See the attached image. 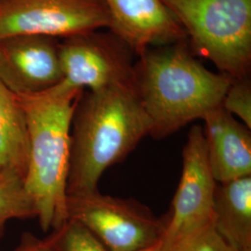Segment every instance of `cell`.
<instances>
[{"label": "cell", "mask_w": 251, "mask_h": 251, "mask_svg": "<svg viewBox=\"0 0 251 251\" xmlns=\"http://www.w3.org/2000/svg\"><path fill=\"white\" fill-rule=\"evenodd\" d=\"M51 234L58 251H109L85 225L73 219Z\"/></svg>", "instance_id": "15"}, {"label": "cell", "mask_w": 251, "mask_h": 251, "mask_svg": "<svg viewBox=\"0 0 251 251\" xmlns=\"http://www.w3.org/2000/svg\"><path fill=\"white\" fill-rule=\"evenodd\" d=\"M83 92L55 86L39 93L16 95L25 113L29 144L25 186L44 232L67 221L71 124Z\"/></svg>", "instance_id": "3"}, {"label": "cell", "mask_w": 251, "mask_h": 251, "mask_svg": "<svg viewBox=\"0 0 251 251\" xmlns=\"http://www.w3.org/2000/svg\"><path fill=\"white\" fill-rule=\"evenodd\" d=\"M109 24L102 0H0V39L18 35L69 38Z\"/></svg>", "instance_id": "6"}, {"label": "cell", "mask_w": 251, "mask_h": 251, "mask_svg": "<svg viewBox=\"0 0 251 251\" xmlns=\"http://www.w3.org/2000/svg\"><path fill=\"white\" fill-rule=\"evenodd\" d=\"M211 224L234 251H251V176L217 184Z\"/></svg>", "instance_id": "12"}, {"label": "cell", "mask_w": 251, "mask_h": 251, "mask_svg": "<svg viewBox=\"0 0 251 251\" xmlns=\"http://www.w3.org/2000/svg\"></svg>", "instance_id": "20"}, {"label": "cell", "mask_w": 251, "mask_h": 251, "mask_svg": "<svg viewBox=\"0 0 251 251\" xmlns=\"http://www.w3.org/2000/svg\"><path fill=\"white\" fill-rule=\"evenodd\" d=\"M13 251H58L55 246L53 236L50 233L48 237L40 239L33 233H25Z\"/></svg>", "instance_id": "18"}, {"label": "cell", "mask_w": 251, "mask_h": 251, "mask_svg": "<svg viewBox=\"0 0 251 251\" xmlns=\"http://www.w3.org/2000/svg\"><path fill=\"white\" fill-rule=\"evenodd\" d=\"M67 220L85 225L109 251H140L161 241L164 221L134 200L98 191L68 196Z\"/></svg>", "instance_id": "5"}, {"label": "cell", "mask_w": 251, "mask_h": 251, "mask_svg": "<svg viewBox=\"0 0 251 251\" xmlns=\"http://www.w3.org/2000/svg\"><path fill=\"white\" fill-rule=\"evenodd\" d=\"M232 80L206 69L183 41L149 49L133 65L132 85L156 139L221 106Z\"/></svg>", "instance_id": "2"}, {"label": "cell", "mask_w": 251, "mask_h": 251, "mask_svg": "<svg viewBox=\"0 0 251 251\" xmlns=\"http://www.w3.org/2000/svg\"><path fill=\"white\" fill-rule=\"evenodd\" d=\"M182 172L172 200L171 215L164 221L161 251L211 223L217 182L206 153L203 127L194 126L182 151Z\"/></svg>", "instance_id": "8"}, {"label": "cell", "mask_w": 251, "mask_h": 251, "mask_svg": "<svg viewBox=\"0 0 251 251\" xmlns=\"http://www.w3.org/2000/svg\"><path fill=\"white\" fill-rule=\"evenodd\" d=\"M221 106L251 128V84L248 76L232 80Z\"/></svg>", "instance_id": "16"}, {"label": "cell", "mask_w": 251, "mask_h": 251, "mask_svg": "<svg viewBox=\"0 0 251 251\" xmlns=\"http://www.w3.org/2000/svg\"><path fill=\"white\" fill-rule=\"evenodd\" d=\"M150 129L132 83L83 92L71 124L67 197L98 191L103 172L132 152Z\"/></svg>", "instance_id": "1"}, {"label": "cell", "mask_w": 251, "mask_h": 251, "mask_svg": "<svg viewBox=\"0 0 251 251\" xmlns=\"http://www.w3.org/2000/svg\"><path fill=\"white\" fill-rule=\"evenodd\" d=\"M131 51L111 34L97 33L65 38L59 45L63 90L90 91L132 83Z\"/></svg>", "instance_id": "7"}, {"label": "cell", "mask_w": 251, "mask_h": 251, "mask_svg": "<svg viewBox=\"0 0 251 251\" xmlns=\"http://www.w3.org/2000/svg\"><path fill=\"white\" fill-rule=\"evenodd\" d=\"M109 13V29L139 56L152 46L184 41L186 33L163 0H102Z\"/></svg>", "instance_id": "10"}, {"label": "cell", "mask_w": 251, "mask_h": 251, "mask_svg": "<svg viewBox=\"0 0 251 251\" xmlns=\"http://www.w3.org/2000/svg\"><path fill=\"white\" fill-rule=\"evenodd\" d=\"M140 251H161V243H156L155 245H153L152 247H149V248H147L145 250Z\"/></svg>", "instance_id": "19"}, {"label": "cell", "mask_w": 251, "mask_h": 251, "mask_svg": "<svg viewBox=\"0 0 251 251\" xmlns=\"http://www.w3.org/2000/svg\"><path fill=\"white\" fill-rule=\"evenodd\" d=\"M29 159L26 121L15 94L0 82V173L25 177Z\"/></svg>", "instance_id": "13"}, {"label": "cell", "mask_w": 251, "mask_h": 251, "mask_svg": "<svg viewBox=\"0 0 251 251\" xmlns=\"http://www.w3.org/2000/svg\"><path fill=\"white\" fill-rule=\"evenodd\" d=\"M168 251H235L218 233L211 223L175 243Z\"/></svg>", "instance_id": "17"}, {"label": "cell", "mask_w": 251, "mask_h": 251, "mask_svg": "<svg viewBox=\"0 0 251 251\" xmlns=\"http://www.w3.org/2000/svg\"><path fill=\"white\" fill-rule=\"evenodd\" d=\"M203 120L207 160L216 182L251 176V128L222 106Z\"/></svg>", "instance_id": "11"}, {"label": "cell", "mask_w": 251, "mask_h": 251, "mask_svg": "<svg viewBox=\"0 0 251 251\" xmlns=\"http://www.w3.org/2000/svg\"><path fill=\"white\" fill-rule=\"evenodd\" d=\"M191 45L232 79L248 76L251 63V0H163Z\"/></svg>", "instance_id": "4"}, {"label": "cell", "mask_w": 251, "mask_h": 251, "mask_svg": "<svg viewBox=\"0 0 251 251\" xmlns=\"http://www.w3.org/2000/svg\"><path fill=\"white\" fill-rule=\"evenodd\" d=\"M36 217V206L27 194L25 178L12 172L0 173V237L10 221Z\"/></svg>", "instance_id": "14"}, {"label": "cell", "mask_w": 251, "mask_h": 251, "mask_svg": "<svg viewBox=\"0 0 251 251\" xmlns=\"http://www.w3.org/2000/svg\"><path fill=\"white\" fill-rule=\"evenodd\" d=\"M55 38L18 35L0 39V82L15 95L50 90L62 80Z\"/></svg>", "instance_id": "9"}]
</instances>
